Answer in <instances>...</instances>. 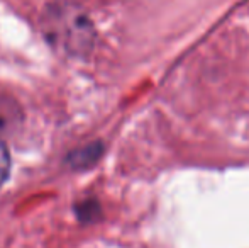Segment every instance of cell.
I'll return each mask as SVG.
<instances>
[{
    "label": "cell",
    "instance_id": "obj_1",
    "mask_svg": "<svg viewBox=\"0 0 249 248\" xmlns=\"http://www.w3.org/2000/svg\"><path fill=\"white\" fill-rule=\"evenodd\" d=\"M9 173H10V155H9V150H7V145L0 139V187L9 179Z\"/></svg>",
    "mask_w": 249,
    "mask_h": 248
}]
</instances>
